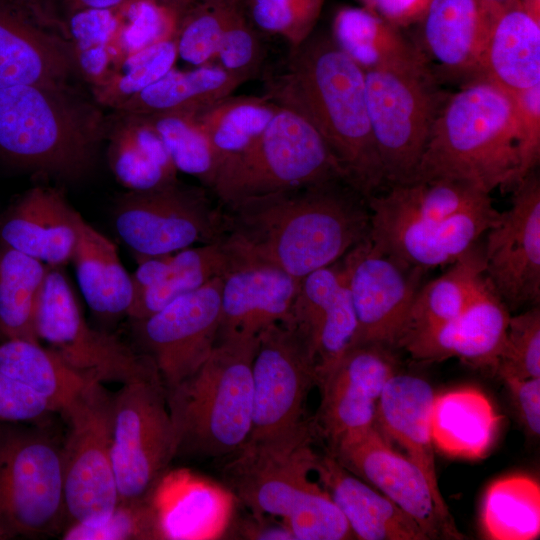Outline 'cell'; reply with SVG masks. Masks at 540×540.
<instances>
[{
    "label": "cell",
    "instance_id": "ba28073f",
    "mask_svg": "<svg viewBox=\"0 0 540 540\" xmlns=\"http://www.w3.org/2000/svg\"><path fill=\"white\" fill-rule=\"evenodd\" d=\"M316 438L312 420L307 419L282 434L247 441L226 457L222 469L225 486L251 514L285 523L329 495L313 479Z\"/></svg>",
    "mask_w": 540,
    "mask_h": 540
},
{
    "label": "cell",
    "instance_id": "ee69618b",
    "mask_svg": "<svg viewBox=\"0 0 540 540\" xmlns=\"http://www.w3.org/2000/svg\"><path fill=\"white\" fill-rule=\"evenodd\" d=\"M177 57L176 38L127 54L91 94L102 107L115 109L173 69Z\"/></svg>",
    "mask_w": 540,
    "mask_h": 540
},
{
    "label": "cell",
    "instance_id": "3957f363",
    "mask_svg": "<svg viewBox=\"0 0 540 540\" xmlns=\"http://www.w3.org/2000/svg\"><path fill=\"white\" fill-rule=\"evenodd\" d=\"M107 115L82 86L0 88V161L36 175L76 181L95 164Z\"/></svg>",
    "mask_w": 540,
    "mask_h": 540
},
{
    "label": "cell",
    "instance_id": "d6a6232c",
    "mask_svg": "<svg viewBox=\"0 0 540 540\" xmlns=\"http://www.w3.org/2000/svg\"><path fill=\"white\" fill-rule=\"evenodd\" d=\"M499 415L481 391L465 387L435 395L431 428L434 446L459 458L477 459L491 448Z\"/></svg>",
    "mask_w": 540,
    "mask_h": 540
},
{
    "label": "cell",
    "instance_id": "83f0119b",
    "mask_svg": "<svg viewBox=\"0 0 540 540\" xmlns=\"http://www.w3.org/2000/svg\"><path fill=\"white\" fill-rule=\"evenodd\" d=\"M315 476L345 517L355 539L429 540L409 515L345 469L328 451L318 453Z\"/></svg>",
    "mask_w": 540,
    "mask_h": 540
},
{
    "label": "cell",
    "instance_id": "6125c7cd",
    "mask_svg": "<svg viewBox=\"0 0 540 540\" xmlns=\"http://www.w3.org/2000/svg\"><path fill=\"white\" fill-rule=\"evenodd\" d=\"M362 1V0H361Z\"/></svg>",
    "mask_w": 540,
    "mask_h": 540
},
{
    "label": "cell",
    "instance_id": "484cf974",
    "mask_svg": "<svg viewBox=\"0 0 540 540\" xmlns=\"http://www.w3.org/2000/svg\"><path fill=\"white\" fill-rule=\"evenodd\" d=\"M299 279L266 266H240L222 281L218 341L257 339L269 326L285 321Z\"/></svg>",
    "mask_w": 540,
    "mask_h": 540
},
{
    "label": "cell",
    "instance_id": "4fadbf2b",
    "mask_svg": "<svg viewBox=\"0 0 540 540\" xmlns=\"http://www.w3.org/2000/svg\"><path fill=\"white\" fill-rule=\"evenodd\" d=\"M35 327L39 341L90 379L125 384L158 373L147 356L87 323L60 267L49 266Z\"/></svg>",
    "mask_w": 540,
    "mask_h": 540
},
{
    "label": "cell",
    "instance_id": "ab89813d",
    "mask_svg": "<svg viewBox=\"0 0 540 540\" xmlns=\"http://www.w3.org/2000/svg\"><path fill=\"white\" fill-rule=\"evenodd\" d=\"M49 266L0 243V334L39 342L36 313Z\"/></svg>",
    "mask_w": 540,
    "mask_h": 540
},
{
    "label": "cell",
    "instance_id": "d590c367",
    "mask_svg": "<svg viewBox=\"0 0 540 540\" xmlns=\"http://www.w3.org/2000/svg\"><path fill=\"white\" fill-rule=\"evenodd\" d=\"M366 199L370 216L428 220L446 218L491 201L479 187L455 179L417 180L388 185Z\"/></svg>",
    "mask_w": 540,
    "mask_h": 540
},
{
    "label": "cell",
    "instance_id": "836d02e7",
    "mask_svg": "<svg viewBox=\"0 0 540 540\" xmlns=\"http://www.w3.org/2000/svg\"><path fill=\"white\" fill-rule=\"evenodd\" d=\"M246 78L221 66L206 64L188 71L174 68L113 111L151 115L164 112L198 114L232 95Z\"/></svg>",
    "mask_w": 540,
    "mask_h": 540
},
{
    "label": "cell",
    "instance_id": "4316f807",
    "mask_svg": "<svg viewBox=\"0 0 540 540\" xmlns=\"http://www.w3.org/2000/svg\"><path fill=\"white\" fill-rule=\"evenodd\" d=\"M498 13L483 0H433L420 22V49L446 77L466 83L477 77Z\"/></svg>",
    "mask_w": 540,
    "mask_h": 540
},
{
    "label": "cell",
    "instance_id": "7dc6e473",
    "mask_svg": "<svg viewBox=\"0 0 540 540\" xmlns=\"http://www.w3.org/2000/svg\"><path fill=\"white\" fill-rule=\"evenodd\" d=\"M65 540H155L157 522L150 499L118 501L112 512L94 524L72 522L62 534Z\"/></svg>",
    "mask_w": 540,
    "mask_h": 540
},
{
    "label": "cell",
    "instance_id": "1f68e13d",
    "mask_svg": "<svg viewBox=\"0 0 540 540\" xmlns=\"http://www.w3.org/2000/svg\"><path fill=\"white\" fill-rule=\"evenodd\" d=\"M71 262L91 311L104 319L128 315L134 302L132 275L122 265L115 244L83 217Z\"/></svg>",
    "mask_w": 540,
    "mask_h": 540
},
{
    "label": "cell",
    "instance_id": "8fae6325",
    "mask_svg": "<svg viewBox=\"0 0 540 540\" xmlns=\"http://www.w3.org/2000/svg\"><path fill=\"white\" fill-rule=\"evenodd\" d=\"M175 456L174 428L159 374L123 384L113 396L111 459L118 501L148 498Z\"/></svg>",
    "mask_w": 540,
    "mask_h": 540
},
{
    "label": "cell",
    "instance_id": "11a10c76",
    "mask_svg": "<svg viewBox=\"0 0 540 540\" xmlns=\"http://www.w3.org/2000/svg\"><path fill=\"white\" fill-rule=\"evenodd\" d=\"M433 0H362L364 7L398 28L420 23Z\"/></svg>",
    "mask_w": 540,
    "mask_h": 540
},
{
    "label": "cell",
    "instance_id": "5bb4252c",
    "mask_svg": "<svg viewBox=\"0 0 540 540\" xmlns=\"http://www.w3.org/2000/svg\"><path fill=\"white\" fill-rule=\"evenodd\" d=\"M81 82L66 22L55 7L46 0H0V88Z\"/></svg>",
    "mask_w": 540,
    "mask_h": 540
},
{
    "label": "cell",
    "instance_id": "7402d4cb",
    "mask_svg": "<svg viewBox=\"0 0 540 540\" xmlns=\"http://www.w3.org/2000/svg\"><path fill=\"white\" fill-rule=\"evenodd\" d=\"M285 322L305 344L318 381L356 338L357 321L341 259L300 280Z\"/></svg>",
    "mask_w": 540,
    "mask_h": 540
},
{
    "label": "cell",
    "instance_id": "f35d334b",
    "mask_svg": "<svg viewBox=\"0 0 540 540\" xmlns=\"http://www.w3.org/2000/svg\"><path fill=\"white\" fill-rule=\"evenodd\" d=\"M232 269V260L221 241L174 252L159 281L135 298L128 316L132 320L146 318Z\"/></svg>",
    "mask_w": 540,
    "mask_h": 540
},
{
    "label": "cell",
    "instance_id": "44dd1931",
    "mask_svg": "<svg viewBox=\"0 0 540 540\" xmlns=\"http://www.w3.org/2000/svg\"><path fill=\"white\" fill-rule=\"evenodd\" d=\"M492 201L455 215L428 220L370 216L374 247L402 264L426 271L453 263L498 220Z\"/></svg>",
    "mask_w": 540,
    "mask_h": 540
},
{
    "label": "cell",
    "instance_id": "f546056e",
    "mask_svg": "<svg viewBox=\"0 0 540 540\" xmlns=\"http://www.w3.org/2000/svg\"><path fill=\"white\" fill-rule=\"evenodd\" d=\"M107 162L127 191H145L178 180L177 168L161 137L143 115H107Z\"/></svg>",
    "mask_w": 540,
    "mask_h": 540
},
{
    "label": "cell",
    "instance_id": "7bdbcfd3",
    "mask_svg": "<svg viewBox=\"0 0 540 540\" xmlns=\"http://www.w3.org/2000/svg\"><path fill=\"white\" fill-rule=\"evenodd\" d=\"M64 18L80 74L91 89L99 86L120 59L116 49L119 22L111 9H81Z\"/></svg>",
    "mask_w": 540,
    "mask_h": 540
},
{
    "label": "cell",
    "instance_id": "ac0fdd59",
    "mask_svg": "<svg viewBox=\"0 0 540 540\" xmlns=\"http://www.w3.org/2000/svg\"><path fill=\"white\" fill-rule=\"evenodd\" d=\"M354 308L355 345L397 349L424 271L408 267L364 238L341 258Z\"/></svg>",
    "mask_w": 540,
    "mask_h": 540
},
{
    "label": "cell",
    "instance_id": "b9f144b4",
    "mask_svg": "<svg viewBox=\"0 0 540 540\" xmlns=\"http://www.w3.org/2000/svg\"><path fill=\"white\" fill-rule=\"evenodd\" d=\"M279 108L266 96L230 95L196 114V119L220 164L260 135Z\"/></svg>",
    "mask_w": 540,
    "mask_h": 540
},
{
    "label": "cell",
    "instance_id": "603a6c76",
    "mask_svg": "<svg viewBox=\"0 0 540 540\" xmlns=\"http://www.w3.org/2000/svg\"><path fill=\"white\" fill-rule=\"evenodd\" d=\"M509 308L486 278L474 299L454 319L404 340L416 361L439 362L452 357L494 373L504 343Z\"/></svg>",
    "mask_w": 540,
    "mask_h": 540
},
{
    "label": "cell",
    "instance_id": "6f0895ef",
    "mask_svg": "<svg viewBox=\"0 0 540 540\" xmlns=\"http://www.w3.org/2000/svg\"><path fill=\"white\" fill-rule=\"evenodd\" d=\"M50 4L54 0H46ZM62 3L67 12L81 9H114L118 6L129 3L132 0H56Z\"/></svg>",
    "mask_w": 540,
    "mask_h": 540
},
{
    "label": "cell",
    "instance_id": "7c38bea8",
    "mask_svg": "<svg viewBox=\"0 0 540 540\" xmlns=\"http://www.w3.org/2000/svg\"><path fill=\"white\" fill-rule=\"evenodd\" d=\"M65 515L60 449L0 424V527L10 538L52 533Z\"/></svg>",
    "mask_w": 540,
    "mask_h": 540
},
{
    "label": "cell",
    "instance_id": "74e56055",
    "mask_svg": "<svg viewBox=\"0 0 540 540\" xmlns=\"http://www.w3.org/2000/svg\"><path fill=\"white\" fill-rule=\"evenodd\" d=\"M0 371L44 397L62 412L91 381L55 351L37 342L5 339L0 343Z\"/></svg>",
    "mask_w": 540,
    "mask_h": 540
},
{
    "label": "cell",
    "instance_id": "8d00e7d4",
    "mask_svg": "<svg viewBox=\"0 0 540 540\" xmlns=\"http://www.w3.org/2000/svg\"><path fill=\"white\" fill-rule=\"evenodd\" d=\"M331 37L364 71L428 61L400 28L364 6L340 8L333 18Z\"/></svg>",
    "mask_w": 540,
    "mask_h": 540
},
{
    "label": "cell",
    "instance_id": "94428289",
    "mask_svg": "<svg viewBox=\"0 0 540 540\" xmlns=\"http://www.w3.org/2000/svg\"><path fill=\"white\" fill-rule=\"evenodd\" d=\"M10 539L9 535L0 527V540Z\"/></svg>",
    "mask_w": 540,
    "mask_h": 540
},
{
    "label": "cell",
    "instance_id": "bcb514c9",
    "mask_svg": "<svg viewBox=\"0 0 540 540\" xmlns=\"http://www.w3.org/2000/svg\"><path fill=\"white\" fill-rule=\"evenodd\" d=\"M238 6L237 0L222 4H198L183 18L176 35L178 56L197 67L216 58L224 29Z\"/></svg>",
    "mask_w": 540,
    "mask_h": 540
},
{
    "label": "cell",
    "instance_id": "d4e9b609",
    "mask_svg": "<svg viewBox=\"0 0 540 540\" xmlns=\"http://www.w3.org/2000/svg\"><path fill=\"white\" fill-rule=\"evenodd\" d=\"M81 215L59 188L36 185L0 217V243L50 267L71 262Z\"/></svg>",
    "mask_w": 540,
    "mask_h": 540
},
{
    "label": "cell",
    "instance_id": "c3c4849f",
    "mask_svg": "<svg viewBox=\"0 0 540 540\" xmlns=\"http://www.w3.org/2000/svg\"><path fill=\"white\" fill-rule=\"evenodd\" d=\"M494 373L506 379L540 377V308L510 316Z\"/></svg>",
    "mask_w": 540,
    "mask_h": 540
},
{
    "label": "cell",
    "instance_id": "9c48e42d",
    "mask_svg": "<svg viewBox=\"0 0 540 540\" xmlns=\"http://www.w3.org/2000/svg\"><path fill=\"white\" fill-rule=\"evenodd\" d=\"M205 188L177 180L151 190L123 193L112 212L117 236L137 261L221 241L224 211Z\"/></svg>",
    "mask_w": 540,
    "mask_h": 540
},
{
    "label": "cell",
    "instance_id": "52a82bcc",
    "mask_svg": "<svg viewBox=\"0 0 540 540\" xmlns=\"http://www.w3.org/2000/svg\"><path fill=\"white\" fill-rule=\"evenodd\" d=\"M365 92L387 186L413 181L449 93L428 61L366 70Z\"/></svg>",
    "mask_w": 540,
    "mask_h": 540
},
{
    "label": "cell",
    "instance_id": "9a60e30c",
    "mask_svg": "<svg viewBox=\"0 0 540 540\" xmlns=\"http://www.w3.org/2000/svg\"><path fill=\"white\" fill-rule=\"evenodd\" d=\"M345 469L409 515L428 539H465L425 474L374 425L348 434L327 450Z\"/></svg>",
    "mask_w": 540,
    "mask_h": 540
},
{
    "label": "cell",
    "instance_id": "d6986e66",
    "mask_svg": "<svg viewBox=\"0 0 540 540\" xmlns=\"http://www.w3.org/2000/svg\"><path fill=\"white\" fill-rule=\"evenodd\" d=\"M483 243L484 276L508 308L540 301V179L530 172L513 189Z\"/></svg>",
    "mask_w": 540,
    "mask_h": 540
},
{
    "label": "cell",
    "instance_id": "680465c9",
    "mask_svg": "<svg viewBox=\"0 0 540 540\" xmlns=\"http://www.w3.org/2000/svg\"><path fill=\"white\" fill-rule=\"evenodd\" d=\"M521 4L525 12L540 23V0H521Z\"/></svg>",
    "mask_w": 540,
    "mask_h": 540
},
{
    "label": "cell",
    "instance_id": "9f6ffc18",
    "mask_svg": "<svg viewBox=\"0 0 540 540\" xmlns=\"http://www.w3.org/2000/svg\"><path fill=\"white\" fill-rule=\"evenodd\" d=\"M271 516L250 514L245 519L231 525L234 535L242 539L254 540H295L286 524L279 520H270ZM229 528V529H230Z\"/></svg>",
    "mask_w": 540,
    "mask_h": 540
},
{
    "label": "cell",
    "instance_id": "f5cc1de1",
    "mask_svg": "<svg viewBox=\"0 0 540 540\" xmlns=\"http://www.w3.org/2000/svg\"><path fill=\"white\" fill-rule=\"evenodd\" d=\"M53 411L44 397L0 371V421H31Z\"/></svg>",
    "mask_w": 540,
    "mask_h": 540
},
{
    "label": "cell",
    "instance_id": "277c9868",
    "mask_svg": "<svg viewBox=\"0 0 540 540\" xmlns=\"http://www.w3.org/2000/svg\"><path fill=\"white\" fill-rule=\"evenodd\" d=\"M440 178L489 194L513 190L521 181L516 113L506 89L477 77L448 94L413 181Z\"/></svg>",
    "mask_w": 540,
    "mask_h": 540
},
{
    "label": "cell",
    "instance_id": "ffe728a7",
    "mask_svg": "<svg viewBox=\"0 0 540 540\" xmlns=\"http://www.w3.org/2000/svg\"><path fill=\"white\" fill-rule=\"evenodd\" d=\"M393 349L379 344L351 347L317 381L320 404L312 420L328 448L344 436L375 425L380 396L397 373Z\"/></svg>",
    "mask_w": 540,
    "mask_h": 540
},
{
    "label": "cell",
    "instance_id": "8992f818",
    "mask_svg": "<svg viewBox=\"0 0 540 540\" xmlns=\"http://www.w3.org/2000/svg\"><path fill=\"white\" fill-rule=\"evenodd\" d=\"M332 180L346 182L319 133L297 113L280 107L260 135L220 162L209 190L224 206Z\"/></svg>",
    "mask_w": 540,
    "mask_h": 540
},
{
    "label": "cell",
    "instance_id": "f6af8a7d",
    "mask_svg": "<svg viewBox=\"0 0 540 540\" xmlns=\"http://www.w3.org/2000/svg\"><path fill=\"white\" fill-rule=\"evenodd\" d=\"M143 116L161 137L177 170L194 176L209 189L219 160L196 114L164 112Z\"/></svg>",
    "mask_w": 540,
    "mask_h": 540
},
{
    "label": "cell",
    "instance_id": "f1b7e54d",
    "mask_svg": "<svg viewBox=\"0 0 540 540\" xmlns=\"http://www.w3.org/2000/svg\"><path fill=\"white\" fill-rule=\"evenodd\" d=\"M435 393L423 378L395 373L380 396L375 426L392 445L401 448L442 496L438 484L431 417Z\"/></svg>",
    "mask_w": 540,
    "mask_h": 540
},
{
    "label": "cell",
    "instance_id": "6da1fadb",
    "mask_svg": "<svg viewBox=\"0 0 540 540\" xmlns=\"http://www.w3.org/2000/svg\"><path fill=\"white\" fill-rule=\"evenodd\" d=\"M221 242L240 266H266L301 280L366 238V199L343 180L293 187L222 206Z\"/></svg>",
    "mask_w": 540,
    "mask_h": 540
},
{
    "label": "cell",
    "instance_id": "91938a15",
    "mask_svg": "<svg viewBox=\"0 0 540 540\" xmlns=\"http://www.w3.org/2000/svg\"><path fill=\"white\" fill-rule=\"evenodd\" d=\"M192 2L198 3V4H222L227 3L232 0H190Z\"/></svg>",
    "mask_w": 540,
    "mask_h": 540
},
{
    "label": "cell",
    "instance_id": "e0dca14e",
    "mask_svg": "<svg viewBox=\"0 0 540 540\" xmlns=\"http://www.w3.org/2000/svg\"><path fill=\"white\" fill-rule=\"evenodd\" d=\"M223 277L184 294L154 314L134 321L143 353L166 390L191 376L210 356L219 331Z\"/></svg>",
    "mask_w": 540,
    "mask_h": 540
},
{
    "label": "cell",
    "instance_id": "4dcf8cb0",
    "mask_svg": "<svg viewBox=\"0 0 540 540\" xmlns=\"http://www.w3.org/2000/svg\"><path fill=\"white\" fill-rule=\"evenodd\" d=\"M477 77L509 92L540 85V23L525 12L521 1L496 16Z\"/></svg>",
    "mask_w": 540,
    "mask_h": 540
},
{
    "label": "cell",
    "instance_id": "30bf717a",
    "mask_svg": "<svg viewBox=\"0 0 540 540\" xmlns=\"http://www.w3.org/2000/svg\"><path fill=\"white\" fill-rule=\"evenodd\" d=\"M62 413L69 422L60 449L65 515L70 523H98L118 503L111 459L113 396L91 381Z\"/></svg>",
    "mask_w": 540,
    "mask_h": 540
},
{
    "label": "cell",
    "instance_id": "7a4b0ae2",
    "mask_svg": "<svg viewBox=\"0 0 540 540\" xmlns=\"http://www.w3.org/2000/svg\"><path fill=\"white\" fill-rule=\"evenodd\" d=\"M265 95L310 123L365 199L387 187L370 124L365 71L327 35L291 47L265 79Z\"/></svg>",
    "mask_w": 540,
    "mask_h": 540
},
{
    "label": "cell",
    "instance_id": "5b68a950",
    "mask_svg": "<svg viewBox=\"0 0 540 540\" xmlns=\"http://www.w3.org/2000/svg\"><path fill=\"white\" fill-rule=\"evenodd\" d=\"M257 339L218 341L187 379L166 390L176 456L227 457L249 439Z\"/></svg>",
    "mask_w": 540,
    "mask_h": 540
},
{
    "label": "cell",
    "instance_id": "2e32d148",
    "mask_svg": "<svg viewBox=\"0 0 540 540\" xmlns=\"http://www.w3.org/2000/svg\"><path fill=\"white\" fill-rule=\"evenodd\" d=\"M316 383L315 364L287 322L262 331L252 362L253 415L247 441L282 434L307 420L305 403Z\"/></svg>",
    "mask_w": 540,
    "mask_h": 540
},
{
    "label": "cell",
    "instance_id": "cb8c5ba5",
    "mask_svg": "<svg viewBox=\"0 0 540 540\" xmlns=\"http://www.w3.org/2000/svg\"><path fill=\"white\" fill-rule=\"evenodd\" d=\"M159 539L201 540L225 536L237 500L231 491L186 469L166 471L149 496Z\"/></svg>",
    "mask_w": 540,
    "mask_h": 540
},
{
    "label": "cell",
    "instance_id": "60d3db41",
    "mask_svg": "<svg viewBox=\"0 0 540 540\" xmlns=\"http://www.w3.org/2000/svg\"><path fill=\"white\" fill-rule=\"evenodd\" d=\"M481 531L491 540H533L540 535V486L527 475L500 478L487 488Z\"/></svg>",
    "mask_w": 540,
    "mask_h": 540
},
{
    "label": "cell",
    "instance_id": "816d5d0a",
    "mask_svg": "<svg viewBox=\"0 0 540 540\" xmlns=\"http://www.w3.org/2000/svg\"><path fill=\"white\" fill-rule=\"evenodd\" d=\"M509 93L518 126L522 180L534 171L540 159V85Z\"/></svg>",
    "mask_w": 540,
    "mask_h": 540
},
{
    "label": "cell",
    "instance_id": "e575fe53",
    "mask_svg": "<svg viewBox=\"0 0 540 540\" xmlns=\"http://www.w3.org/2000/svg\"><path fill=\"white\" fill-rule=\"evenodd\" d=\"M438 278L420 286L412 302L397 349L407 338L460 315L484 281L483 243L477 242Z\"/></svg>",
    "mask_w": 540,
    "mask_h": 540
},
{
    "label": "cell",
    "instance_id": "f907efd6",
    "mask_svg": "<svg viewBox=\"0 0 540 540\" xmlns=\"http://www.w3.org/2000/svg\"><path fill=\"white\" fill-rule=\"evenodd\" d=\"M216 58L222 68L247 80L256 76L261 69L264 58L262 43L239 5L224 29Z\"/></svg>",
    "mask_w": 540,
    "mask_h": 540
},
{
    "label": "cell",
    "instance_id": "681fc988",
    "mask_svg": "<svg viewBox=\"0 0 540 540\" xmlns=\"http://www.w3.org/2000/svg\"><path fill=\"white\" fill-rule=\"evenodd\" d=\"M325 0H250V14L261 30L282 36L291 47L304 42L321 15Z\"/></svg>",
    "mask_w": 540,
    "mask_h": 540
},
{
    "label": "cell",
    "instance_id": "db71d44e",
    "mask_svg": "<svg viewBox=\"0 0 540 540\" xmlns=\"http://www.w3.org/2000/svg\"><path fill=\"white\" fill-rule=\"evenodd\" d=\"M515 415L523 430L533 438L540 434V377L503 380Z\"/></svg>",
    "mask_w": 540,
    "mask_h": 540
}]
</instances>
